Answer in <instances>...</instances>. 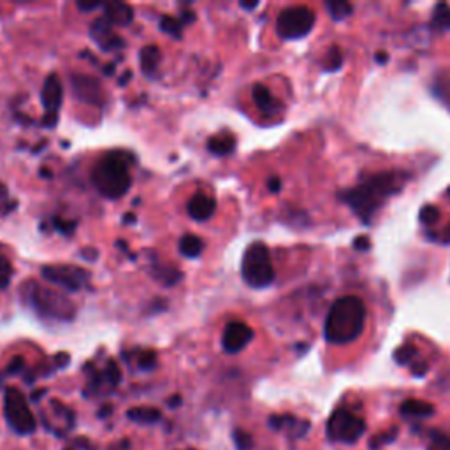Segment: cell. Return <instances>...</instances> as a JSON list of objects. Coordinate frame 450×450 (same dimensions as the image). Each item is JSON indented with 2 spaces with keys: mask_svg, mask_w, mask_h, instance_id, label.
<instances>
[{
  "mask_svg": "<svg viewBox=\"0 0 450 450\" xmlns=\"http://www.w3.org/2000/svg\"><path fill=\"white\" fill-rule=\"evenodd\" d=\"M366 431V422L345 408H340L331 415L327 422V436L338 443H356Z\"/></svg>",
  "mask_w": 450,
  "mask_h": 450,
  "instance_id": "obj_8",
  "label": "cell"
},
{
  "mask_svg": "<svg viewBox=\"0 0 450 450\" xmlns=\"http://www.w3.org/2000/svg\"><path fill=\"white\" fill-rule=\"evenodd\" d=\"M375 60L378 62V64H387V62H389V55H387L385 51H378L375 55Z\"/></svg>",
  "mask_w": 450,
  "mask_h": 450,
  "instance_id": "obj_43",
  "label": "cell"
},
{
  "mask_svg": "<svg viewBox=\"0 0 450 450\" xmlns=\"http://www.w3.org/2000/svg\"><path fill=\"white\" fill-rule=\"evenodd\" d=\"M317 16L306 6H294L287 8L278 15L276 32L285 41H296V39L306 38L315 26Z\"/></svg>",
  "mask_w": 450,
  "mask_h": 450,
  "instance_id": "obj_6",
  "label": "cell"
},
{
  "mask_svg": "<svg viewBox=\"0 0 450 450\" xmlns=\"http://www.w3.org/2000/svg\"><path fill=\"white\" fill-rule=\"evenodd\" d=\"M428 450H450V438L443 433H433Z\"/></svg>",
  "mask_w": 450,
  "mask_h": 450,
  "instance_id": "obj_31",
  "label": "cell"
},
{
  "mask_svg": "<svg viewBox=\"0 0 450 450\" xmlns=\"http://www.w3.org/2000/svg\"><path fill=\"white\" fill-rule=\"evenodd\" d=\"M102 376H104V382L109 383V385H112V387L120 383L122 372H120V368H118L115 360H109L108 366H106V369L102 372Z\"/></svg>",
  "mask_w": 450,
  "mask_h": 450,
  "instance_id": "obj_28",
  "label": "cell"
},
{
  "mask_svg": "<svg viewBox=\"0 0 450 450\" xmlns=\"http://www.w3.org/2000/svg\"><path fill=\"white\" fill-rule=\"evenodd\" d=\"M366 306L356 296H343L331 306L324 324V338L331 345H347L362 334Z\"/></svg>",
  "mask_w": 450,
  "mask_h": 450,
  "instance_id": "obj_2",
  "label": "cell"
},
{
  "mask_svg": "<svg viewBox=\"0 0 450 450\" xmlns=\"http://www.w3.org/2000/svg\"><path fill=\"white\" fill-rule=\"evenodd\" d=\"M180 19H181V23H183V25H188V23H194L195 22V12L194 11H185V12H181Z\"/></svg>",
  "mask_w": 450,
  "mask_h": 450,
  "instance_id": "obj_42",
  "label": "cell"
},
{
  "mask_svg": "<svg viewBox=\"0 0 450 450\" xmlns=\"http://www.w3.org/2000/svg\"><path fill=\"white\" fill-rule=\"evenodd\" d=\"M62 99H64V88H62L60 78L56 74H49L44 79L41 90V102L44 106V117L41 125L44 128H55L58 124V111L62 108Z\"/></svg>",
  "mask_w": 450,
  "mask_h": 450,
  "instance_id": "obj_10",
  "label": "cell"
},
{
  "mask_svg": "<svg viewBox=\"0 0 450 450\" xmlns=\"http://www.w3.org/2000/svg\"><path fill=\"white\" fill-rule=\"evenodd\" d=\"M233 438H234V443H236L238 450H250L251 445H253L251 436L248 435L247 431H241V429H236V431H234Z\"/></svg>",
  "mask_w": 450,
  "mask_h": 450,
  "instance_id": "obj_34",
  "label": "cell"
},
{
  "mask_svg": "<svg viewBox=\"0 0 450 450\" xmlns=\"http://www.w3.org/2000/svg\"><path fill=\"white\" fill-rule=\"evenodd\" d=\"M104 72H106V74H108V76H111L112 72H115V64H109L108 67H104Z\"/></svg>",
  "mask_w": 450,
  "mask_h": 450,
  "instance_id": "obj_50",
  "label": "cell"
},
{
  "mask_svg": "<svg viewBox=\"0 0 450 450\" xmlns=\"http://www.w3.org/2000/svg\"><path fill=\"white\" fill-rule=\"evenodd\" d=\"M445 238H447V240H449V241H450V227H449V229H447V233H445Z\"/></svg>",
  "mask_w": 450,
  "mask_h": 450,
  "instance_id": "obj_51",
  "label": "cell"
},
{
  "mask_svg": "<svg viewBox=\"0 0 450 450\" xmlns=\"http://www.w3.org/2000/svg\"><path fill=\"white\" fill-rule=\"evenodd\" d=\"M403 185H405V174L385 171V173L368 176L364 181H360L357 187L340 192L338 197L347 206L352 208L353 213L364 224H369L373 215L378 211V208L389 199L390 195L398 194L403 188Z\"/></svg>",
  "mask_w": 450,
  "mask_h": 450,
  "instance_id": "obj_1",
  "label": "cell"
},
{
  "mask_svg": "<svg viewBox=\"0 0 450 450\" xmlns=\"http://www.w3.org/2000/svg\"><path fill=\"white\" fill-rule=\"evenodd\" d=\"M53 227L62 234H72V231L76 229V222L74 220L67 222V220H62V218L58 217H53Z\"/></svg>",
  "mask_w": 450,
  "mask_h": 450,
  "instance_id": "obj_35",
  "label": "cell"
},
{
  "mask_svg": "<svg viewBox=\"0 0 450 450\" xmlns=\"http://www.w3.org/2000/svg\"><path fill=\"white\" fill-rule=\"evenodd\" d=\"M240 6L243 9H248V11H251V9L259 8V2H240Z\"/></svg>",
  "mask_w": 450,
  "mask_h": 450,
  "instance_id": "obj_45",
  "label": "cell"
},
{
  "mask_svg": "<svg viewBox=\"0 0 450 450\" xmlns=\"http://www.w3.org/2000/svg\"><path fill=\"white\" fill-rule=\"evenodd\" d=\"M369 247H372V243H369L368 236H359L353 240V250L366 251V250H369Z\"/></svg>",
  "mask_w": 450,
  "mask_h": 450,
  "instance_id": "obj_36",
  "label": "cell"
},
{
  "mask_svg": "<svg viewBox=\"0 0 450 450\" xmlns=\"http://www.w3.org/2000/svg\"><path fill=\"white\" fill-rule=\"evenodd\" d=\"M267 188H269V192H273V194H278V192L281 190V180L278 176H271L269 180H267Z\"/></svg>",
  "mask_w": 450,
  "mask_h": 450,
  "instance_id": "obj_39",
  "label": "cell"
},
{
  "mask_svg": "<svg viewBox=\"0 0 450 450\" xmlns=\"http://www.w3.org/2000/svg\"><path fill=\"white\" fill-rule=\"evenodd\" d=\"M251 97H253V102H256L257 108H259L264 115H276L281 109L280 102L273 97L269 88L264 87V85H256L253 90H251Z\"/></svg>",
  "mask_w": 450,
  "mask_h": 450,
  "instance_id": "obj_16",
  "label": "cell"
},
{
  "mask_svg": "<svg viewBox=\"0 0 450 450\" xmlns=\"http://www.w3.org/2000/svg\"><path fill=\"white\" fill-rule=\"evenodd\" d=\"M19 292L25 304H28L42 319L58 320V322L74 319L76 306L65 294L48 289L34 280L26 281Z\"/></svg>",
  "mask_w": 450,
  "mask_h": 450,
  "instance_id": "obj_4",
  "label": "cell"
},
{
  "mask_svg": "<svg viewBox=\"0 0 450 450\" xmlns=\"http://www.w3.org/2000/svg\"><path fill=\"white\" fill-rule=\"evenodd\" d=\"M178 250L183 257L187 259H197V257L203 253L204 250V243L199 236H195V234H185L181 236L180 243H178Z\"/></svg>",
  "mask_w": 450,
  "mask_h": 450,
  "instance_id": "obj_18",
  "label": "cell"
},
{
  "mask_svg": "<svg viewBox=\"0 0 450 450\" xmlns=\"http://www.w3.org/2000/svg\"><path fill=\"white\" fill-rule=\"evenodd\" d=\"M4 415L12 431L18 435H32L35 431V417L25 396L16 387H9L4 394Z\"/></svg>",
  "mask_w": 450,
  "mask_h": 450,
  "instance_id": "obj_7",
  "label": "cell"
},
{
  "mask_svg": "<svg viewBox=\"0 0 450 450\" xmlns=\"http://www.w3.org/2000/svg\"><path fill=\"white\" fill-rule=\"evenodd\" d=\"M6 199H9V190L8 187L0 181V201H6Z\"/></svg>",
  "mask_w": 450,
  "mask_h": 450,
  "instance_id": "obj_44",
  "label": "cell"
},
{
  "mask_svg": "<svg viewBox=\"0 0 450 450\" xmlns=\"http://www.w3.org/2000/svg\"><path fill=\"white\" fill-rule=\"evenodd\" d=\"M42 278L53 285H58L69 292H78L87 285L90 273L76 266H44L41 269Z\"/></svg>",
  "mask_w": 450,
  "mask_h": 450,
  "instance_id": "obj_9",
  "label": "cell"
},
{
  "mask_svg": "<svg viewBox=\"0 0 450 450\" xmlns=\"http://www.w3.org/2000/svg\"><path fill=\"white\" fill-rule=\"evenodd\" d=\"M67 450H72V449H67Z\"/></svg>",
  "mask_w": 450,
  "mask_h": 450,
  "instance_id": "obj_53",
  "label": "cell"
},
{
  "mask_svg": "<svg viewBox=\"0 0 450 450\" xmlns=\"http://www.w3.org/2000/svg\"><path fill=\"white\" fill-rule=\"evenodd\" d=\"M396 436H398V429H396V428H390L389 431L383 433V435L375 436V438H372V445H369V447H372L373 450H376V449H378V447L387 445V443H392L394 440H396Z\"/></svg>",
  "mask_w": 450,
  "mask_h": 450,
  "instance_id": "obj_33",
  "label": "cell"
},
{
  "mask_svg": "<svg viewBox=\"0 0 450 450\" xmlns=\"http://www.w3.org/2000/svg\"><path fill=\"white\" fill-rule=\"evenodd\" d=\"M44 394H46V389L34 390V392H32V401H39V399H41L42 396H44Z\"/></svg>",
  "mask_w": 450,
  "mask_h": 450,
  "instance_id": "obj_47",
  "label": "cell"
},
{
  "mask_svg": "<svg viewBox=\"0 0 450 450\" xmlns=\"http://www.w3.org/2000/svg\"><path fill=\"white\" fill-rule=\"evenodd\" d=\"M234 148H236V139H234V135L227 134V132H225V134L213 135V138L208 141V150L213 155H220V157L233 153Z\"/></svg>",
  "mask_w": 450,
  "mask_h": 450,
  "instance_id": "obj_19",
  "label": "cell"
},
{
  "mask_svg": "<svg viewBox=\"0 0 450 450\" xmlns=\"http://www.w3.org/2000/svg\"><path fill=\"white\" fill-rule=\"evenodd\" d=\"M99 8H104V6H102L101 2H78V9L83 12L95 11V9Z\"/></svg>",
  "mask_w": 450,
  "mask_h": 450,
  "instance_id": "obj_38",
  "label": "cell"
},
{
  "mask_svg": "<svg viewBox=\"0 0 450 450\" xmlns=\"http://www.w3.org/2000/svg\"><path fill=\"white\" fill-rule=\"evenodd\" d=\"M23 364H25V360H23V357H15V359L9 362L8 366V373L9 375H16V373H19L23 369Z\"/></svg>",
  "mask_w": 450,
  "mask_h": 450,
  "instance_id": "obj_37",
  "label": "cell"
},
{
  "mask_svg": "<svg viewBox=\"0 0 450 450\" xmlns=\"http://www.w3.org/2000/svg\"><path fill=\"white\" fill-rule=\"evenodd\" d=\"M412 373L415 376H424L428 373V364L426 362H417L412 366Z\"/></svg>",
  "mask_w": 450,
  "mask_h": 450,
  "instance_id": "obj_41",
  "label": "cell"
},
{
  "mask_svg": "<svg viewBox=\"0 0 450 450\" xmlns=\"http://www.w3.org/2000/svg\"><path fill=\"white\" fill-rule=\"evenodd\" d=\"M131 78H132V72H131V71H127V72H125V74H124V78H122V79H120V85H122V87H124L125 83H127V81H128V79H131Z\"/></svg>",
  "mask_w": 450,
  "mask_h": 450,
  "instance_id": "obj_49",
  "label": "cell"
},
{
  "mask_svg": "<svg viewBox=\"0 0 450 450\" xmlns=\"http://www.w3.org/2000/svg\"><path fill=\"white\" fill-rule=\"evenodd\" d=\"M449 195H450V188H449Z\"/></svg>",
  "mask_w": 450,
  "mask_h": 450,
  "instance_id": "obj_52",
  "label": "cell"
},
{
  "mask_svg": "<svg viewBox=\"0 0 450 450\" xmlns=\"http://www.w3.org/2000/svg\"><path fill=\"white\" fill-rule=\"evenodd\" d=\"M158 26H160V31L164 32V34L171 35V38L174 39H181V35H183L185 25L181 23L180 18H174V16H162Z\"/></svg>",
  "mask_w": 450,
  "mask_h": 450,
  "instance_id": "obj_23",
  "label": "cell"
},
{
  "mask_svg": "<svg viewBox=\"0 0 450 450\" xmlns=\"http://www.w3.org/2000/svg\"><path fill=\"white\" fill-rule=\"evenodd\" d=\"M127 417L138 424H155L162 419V413L160 410L153 408V406H135V408L128 410Z\"/></svg>",
  "mask_w": 450,
  "mask_h": 450,
  "instance_id": "obj_20",
  "label": "cell"
},
{
  "mask_svg": "<svg viewBox=\"0 0 450 450\" xmlns=\"http://www.w3.org/2000/svg\"><path fill=\"white\" fill-rule=\"evenodd\" d=\"M181 405V396H173V398L169 399V406H171V408H174V406H180Z\"/></svg>",
  "mask_w": 450,
  "mask_h": 450,
  "instance_id": "obj_46",
  "label": "cell"
},
{
  "mask_svg": "<svg viewBox=\"0 0 450 450\" xmlns=\"http://www.w3.org/2000/svg\"><path fill=\"white\" fill-rule=\"evenodd\" d=\"M90 38L102 51H120L125 48V41L112 31V26L104 18H97L90 25Z\"/></svg>",
  "mask_w": 450,
  "mask_h": 450,
  "instance_id": "obj_13",
  "label": "cell"
},
{
  "mask_svg": "<svg viewBox=\"0 0 450 450\" xmlns=\"http://www.w3.org/2000/svg\"><path fill=\"white\" fill-rule=\"evenodd\" d=\"M12 276V267L9 264V260L6 257L0 256V290L8 289L9 283H11Z\"/></svg>",
  "mask_w": 450,
  "mask_h": 450,
  "instance_id": "obj_29",
  "label": "cell"
},
{
  "mask_svg": "<svg viewBox=\"0 0 450 450\" xmlns=\"http://www.w3.org/2000/svg\"><path fill=\"white\" fill-rule=\"evenodd\" d=\"M92 183L106 199H120L131 190L128 158L124 153H108L92 169Z\"/></svg>",
  "mask_w": 450,
  "mask_h": 450,
  "instance_id": "obj_3",
  "label": "cell"
},
{
  "mask_svg": "<svg viewBox=\"0 0 450 450\" xmlns=\"http://www.w3.org/2000/svg\"><path fill=\"white\" fill-rule=\"evenodd\" d=\"M162 53L158 49V46L155 44H148L141 49L139 53V64H141V69L147 76H153L157 72L158 64H160Z\"/></svg>",
  "mask_w": 450,
  "mask_h": 450,
  "instance_id": "obj_17",
  "label": "cell"
},
{
  "mask_svg": "<svg viewBox=\"0 0 450 450\" xmlns=\"http://www.w3.org/2000/svg\"><path fill=\"white\" fill-rule=\"evenodd\" d=\"M187 211L192 220L208 222L217 211V201L206 194H195L187 204Z\"/></svg>",
  "mask_w": 450,
  "mask_h": 450,
  "instance_id": "obj_14",
  "label": "cell"
},
{
  "mask_svg": "<svg viewBox=\"0 0 450 450\" xmlns=\"http://www.w3.org/2000/svg\"><path fill=\"white\" fill-rule=\"evenodd\" d=\"M343 65V55L342 49L338 48V46H333V48L327 51V60H326V71L334 72L338 69H342Z\"/></svg>",
  "mask_w": 450,
  "mask_h": 450,
  "instance_id": "obj_27",
  "label": "cell"
},
{
  "mask_svg": "<svg viewBox=\"0 0 450 450\" xmlns=\"http://www.w3.org/2000/svg\"><path fill=\"white\" fill-rule=\"evenodd\" d=\"M135 222H138V218H135L134 213H128V215H125V217H124V224L125 225H127V224H135Z\"/></svg>",
  "mask_w": 450,
  "mask_h": 450,
  "instance_id": "obj_48",
  "label": "cell"
},
{
  "mask_svg": "<svg viewBox=\"0 0 450 450\" xmlns=\"http://www.w3.org/2000/svg\"><path fill=\"white\" fill-rule=\"evenodd\" d=\"M102 18L111 26H127L134 19V9L125 2H111V4L104 6Z\"/></svg>",
  "mask_w": 450,
  "mask_h": 450,
  "instance_id": "obj_15",
  "label": "cell"
},
{
  "mask_svg": "<svg viewBox=\"0 0 450 450\" xmlns=\"http://www.w3.org/2000/svg\"><path fill=\"white\" fill-rule=\"evenodd\" d=\"M327 11H329L331 18L333 19H345L347 16L352 15L353 6L349 2H342V0H334V2H327L326 4Z\"/></svg>",
  "mask_w": 450,
  "mask_h": 450,
  "instance_id": "obj_24",
  "label": "cell"
},
{
  "mask_svg": "<svg viewBox=\"0 0 450 450\" xmlns=\"http://www.w3.org/2000/svg\"><path fill=\"white\" fill-rule=\"evenodd\" d=\"M415 357H417V349L413 345H403L394 352V360H396L398 364H401V366L412 364Z\"/></svg>",
  "mask_w": 450,
  "mask_h": 450,
  "instance_id": "obj_26",
  "label": "cell"
},
{
  "mask_svg": "<svg viewBox=\"0 0 450 450\" xmlns=\"http://www.w3.org/2000/svg\"><path fill=\"white\" fill-rule=\"evenodd\" d=\"M241 276L251 289H266L274 281V267L269 248L262 241H256L244 250L241 260Z\"/></svg>",
  "mask_w": 450,
  "mask_h": 450,
  "instance_id": "obj_5",
  "label": "cell"
},
{
  "mask_svg": "<svg viewBox=\"0 0 450 450\" xmlns=\"http://www.w3.org/2000/svg\"><path fill=\"white\" fill-rule=\"evenodd\" d=\"M81 257L83 259H87V260H97V257H99V251L95 250V248H83L81 250Z\"/></svg>",
  "mask_w": 450,
  "mask_h": 450,
  "instance_id": "obj_40",
  "label": "cell"
},
{
  "mask_svg": "<svg viewBox=\"0 0 450 450\" xmlns=\"http://www.w3.org/2000/svg\"><path fill=\"white\" fill-rule=\"evenodd\" d=\"M433 413L435 406L420 399H406L401 405V415L405 417H431Z\"/></svg>",
  "mask_w": 450,
  "mask_h": 450,
  "instance_id": "obj_22",
  "label": "cell"
},
{
  "mask_svg": "<svg viewBox=\"0 0 450 450\" xmlns=\"http://www.w3.org/2000/svg\"><path fill=\"white\" fill-rule=\"evenodd\" d=\"M138 366L141 369H153L157 366V356H155L153 350H144L138 356Z\"/></svg>",
  "mask_w": 450,
  "mask_h": 450,
  "instance_id": "obj_30",
  "label": "cell"
},
{
  "mask_svg": "<svg viewBox=\"0 0 450 450\" xmlns=\"http://www.w3.org/2000/svg\"><path fill=\"white\" fill-rule=\"evenodd\" d=\"M71 88L74 92L76 99L87 102L92 106H104L106 92L102 88L101 81L94 76L88 74H72Z\"/></svg>",
  "mask_w": 450,
  "mask_h": 450,
  "instance_id": "obj_11",
  "label": "cell"
},
{
  "mask_svg": "<svg viewBox=\"0 0 450 450\" xmlns=\"http://www.w3.org/2000/svg\"><path fill=\"white\" fill-rule=\"evenodd\" d=\"M433 25L436 28H450V8L447 4H438L433 15Z\"/></svg>",
  "mask_w": 450,
  "mask_h": 450,
  "instance_id": "obj_25",
  "label": "cell"
},
{
  "mask_svg": "<svg viewBox=\"0 0 450 450\" xmlns=\"http://www.w3.org/2000/svg\"><path fill=\"white\" fill-rule=\"evenodd\" d=\"M151 276L164 287H173L176 285V283H180V280L183 278V273L173 266H153Z\"/></svg>",
  "mask_w": 450,
  "mask_h": 450,
  "instance_id": "obj_21",
  "label": "cell"
},
{
  "mask_svg": "<svg viewBox=\"0 0 450 450\" xmlns=\"http://www.w3.org/2000/svg\"><path fill=\"white\" fill-rule=\"evenodd\" d=\"M253 331L244 322H229L222 334V349L227 353H238L251 342Z\"/></svg>",
  "mask_w": 450,
  "mask_h": 450,
  "instance_id": "obj_12",
  "label": "cell"
},
{
  "mask_svg": "<svg viewBox=\"0 0 450 450\" xmlns=\"http://www.w3.org/2000/svg\"><path fill=\"white\" fill-rule=\"evenodd\" d=\"M420 220L426 225L436 224V222L440 220V210L436 206H433V204H426V206L420 210Z\"/></svg>",
  "mask_w": 450,
  "mask_h": 450,
  "instance_id": "obj_32",
  "label": "cell"
}]
</instances>
